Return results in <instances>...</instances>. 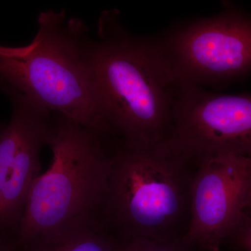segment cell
Returning a JSON list of instances; mask_svg holds the SVG:
<instances>
[{
    "label": "cell",
    "mask_w": 251,
    "mask_h": 251,
    "mask_svg": "<svg viewBox=\"0 0 251 251\" xmlns=\"http://www.w3.org/2000/svg\"><path fill=\"white\" fill-rule=\"evenodd\" d=\"M97 39L87 34L84 58L97 105L124 143L153 145L173 131L176 85L153 37L127 30L117 10L98 21Z\"/></svg>",
    "instance_id": "1"
},
{
    "label": "cell",
    "mask_w": 251,
    "mask_h": 251,
    "mask_svg": "<svg viewBox=\"0 0 251 251\" xmlns=\"http://www.w3.org/2000/svg\"><path fill=\"white\" fill-rule=\"evenodd\" d=\"M30 44L0 45V89L13 103L29 104L67 117L102 135L111 133L97 100L84 58L83 22L65 11L39 14Z\"/></svg>",
    "instance_id": "2"
},
{
    "label": "cell",
    "mask_w": 251,
    "mask_h": 251,
    "mask_svg": "<svg viewBox=\"0 0 251 251\" xmlns=\"http://www.w3.org/2000/svg\"><path fill=\"white\" fill-rule=\"evenodd\" d=\"M104 221L119 240L184 238L191 216L192 160L169 140L124 143L112 156Z\"/></svg>",
    "instance_id": "3"
},
{
    "label": "cell",
    "mask_w": 251,
    "mask_h": 251,
    "mask_svg": "<svg viewBox=\"0 0 251 251\" xmlns=\"http://www.w3.org/2000/svg\"><path fill=\"white\" fill-rule=\"evenodd\" d=\"M105 135L53 115L49 145L50 166L34 181L13 241L15 247L77 223H102L113 158Z\"/></svg>",
    "instance_id": "4"
},
{
    "label": "cell",
    "mask_w": 251,
    "mask_h": 251,
    "mask_svg": "<svg viewBox=\"0 0 251 251\" xmlns=\"http://www.w3.org/2000/svg\"><path fill=\"white\" fill-rule=\"evenodd\" d=\"M223 9L153 37L175 85H221L251 72V16Z\"/></svg>",
    "instance_id": "5"
},
{
    "label": "cell",
    "mask_w": 251,
    "mask_h": 251,
    "mask_svg": "<svg viewBox=\"0 0 251 251\" xmlns=\"http://www.w3.org/2000/svg\"><path fill=\"white\" fill-rule=\"evenodd\" d=\"M169 141L193 162L211 153L251 156V95L176 86Z\"/></svg>",
    "instance_id": "6"
},
{
    "label": "cell",
    "mask_w": 251,
    "mask_h": 251,
    "mask_svg": "<svg viewBox=\"0 0 251 251\" xmlns=\"http://www.w3.org/2000/svg\"><path fill=\"white\" fill-rule=\"evenodd\" d=\"M195 163L191 216L184 239L191 247L217 250L251 206V156L214 153Z\"/></svg>",
    "instance_id": "7"
},
{
    "label": "cell",
    "mask_w": 251,
    "mask_h": 251,
    "mask_svg": "<svg viewBox=\"0 0 251 251\" xmlns=\"http://www.w3.org/2000/svg\"><path fill=\"white\" fill-rule=\"evenodd\" d=\"M14 112L0 131V238L14 240L28 196L41 175V150L49 145L53 114L13 103Z\"/></svg>",
    "instance_id": "8"
},
{
    "label": "cell",
    "mask_w": 251,
    "mask_h": 251,
    "mask_svg": "<svg viewBox=\"0 0 251 251\" xmlns=\"http://www.w3.org/2000/svg\"><path fill=\"white\" fill-rule=\"evenodd\" d=\"M119 240L101 223H77L15 247L23 251H119Z\"/></svg>",
    "instance_id": "9"
},
{
    "label": "cell",
    "mask_w": 251,
    "mask_h": 251,
    "mask_svg": "<svg viewBox=\"0 0 251 251\" xmlns=\"http://www.w3.org/2000/svg\"><path fill=\"white\" fill-rule=\"evenodd\" d=\"M119 251H191L192 249L185 242L184 238L160 241L148 238L132 237L119 240Z\"/></svg>",
    "instance_id": "10"
},
{
    "label": "cell",
    "mask_w": 251,
    "mask_h": 251,
    "mask_svg": "<svg viewBox=\"0 0 251 251\" xmlns=\"http://www.w3.org/2000/svg\"><path fill=\"white\" fill-rule=\"evenodd\" d=\"M241 221L244 222V224L239 234V243L246 250L251 251V218H249L247 222L244 220Z\"/></svg>",
    "instance_id": "11"
},
{
    "label": "cell",
    "mask_w": 251,
    "mask_h": 251,
    "mask_svg": "<svg viewBox=\"0 0 251 251\" xmlns=\"http://www.w3.org/2000/svg\"><path fill=\"white\" fill-rule=\"evenodd\" d=\"M0 251H15L12 242L0 238Z\"/></svg>",
    "instance_id": "12"
},
{
    "label": "cell",
    "mask_w": 251,
    "mask_h": 251,
    "mask_svg": "<svg viewBox=\"0 0 251 251\" xmlns=\"http://www.w3.org/2000/svg\"><path fill=\"white\" fill-rule=\"evenodd\" d=\"M1 127H2V125H0V131H1Z\"/></svg>",
    "instance_id": "13"
},
{
    "label": "cell",
    "mask_w": 251,
    "mask_h": 251,
    "mask_svg": "<svg viewBox=\"0 0 251 251\" xmlns=\"http://www.w3.org/2000/svg\"><path fill=\"white\" fill-rule=\"evenodd\" d=\"M220 251V249H217V250H214V251Z\"/></svg>",
    "instance_id": "14"
}]
</instances>
